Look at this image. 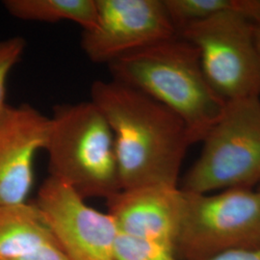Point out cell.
Here are the masks:
<instances>
[{"mask_svg":"<svg viewBox=\"0 0 260 260\" xmlns=\"http://www.w3.org/2000/svg\"><path fill=\"white\" fill-rule=\"evenodd\" d=\"M91 101L111 127L121 190L177 187L186 151L193 144L185 122L149 95L114 80H96Z\"/></svg>","mask_w":260,"mask_h":260,"instance_id":"6da1fadb","label":"cell"},{"mask_svg":"<svg viewBox=\"0 0 260 260\" xmlns=\"http://www.w3.org/2000/svg\"><path fill=\"white\" fill-rule=\"evenodd\" d=\"M107 66L112 80L176 113L193 144L204 140L224 110L226 102L208 83L197 48L179 35L133 50Z\"/></svg>","mask_w":260,"mask_h":260,"instance_id":"7a4b0ae2","label":"cell"},{"mask_svg":"<svg viewBox=\"0 0 260 260\" xmlns=\"http://www.w3.org/2000/svg\"><path fill=\"white\" fill-rule=\"evenodd\" d=\"M45 150L49 177L84 200L107 201L121 191L114 134L92 101L56 105Z\"/></svg>","mask_w":260,"mask_h":260,"instance_id":"3957f363","label":"cell"},{"mask_svg":"<svg viewBox=\"0 0 260 260\" xmlns=\"http://www.w3.org/2000/svg\"><path fill=\"white\" fill-rule=\"evenodd\" d=\"M182 181L185 192L252 189L260 182V98L228 102Z\"/></svg>","mask_w":260,"mask_h":260,"instance_id":"277c9868","label":"cell"},{"mask_svg":"<svg viewBox=\"0 0 260 260\" xmlns=\"http://www.w3.org/2000/svg\"><path fill=\"white\" fill-rule=\"evenodd\" d=\"M174 247L177 260H206L234 251L260 249V196L252 189L215 194L185 192Z\"/></svg>","mask_w":260,"mask_h":260,"instance_id":"5b68a950","label":"cell"},{"mask_svg":"<svg viewBox=\"0 0 260 260\" xmlns=\"http://www.w3.org/2000/svg\"><path fill=\"white\" fill-rule=\"evenodd\" d=\"M177 35L197 48L208 83L224 102L260 98V58L246 16L224 11Z\"/></svg>","mask_w":260,"mask_h":260,"instance_id":"8992f818","label":"cell"},{"mask_svg":"<svg viewBox=\"0 0 260 260\" xmlns=\"http://www.w3.org/2000/svg\"><path fill=\"white\" fill-rule=\"evenodd\" d=\"M69 260H116L119 231L111 215L89 206L64 182L48 177L34 202Z\"/></svg>","mask_w":260,"mask_h":260,"instance_id":"52a82bcc","label":"cell"},{"mask_svg":"<svg viewBox=\"0 0 260 260\" xmlns=\"http://www.w3.org/2000/svg\"><path fill=\"white\" fill-rule=\"evenodd\" d=\"M96 23L81 47L93 63L108 65L141 47L177 35L164 0H95Z\"/></svg>","mask_w":260,"mask_h":260,"instance_id":"ba28073f","label":"cell"},{"mask_svg":"<svg viewBox=\"0 0 260 260\" xmlns=\"http://www.w3.org/2000/svg\"><path fill=\"white\" fill-rule=\"evenodd\" d=\"M50 118L29 104L9 106L0 119V206L24 204L34 181V160L46 149Z\"/></svg>","mask_w":260,"mask_h":260,"instance_id":"9c48e42d","label":"cell"},{"mask_svg":"<svg viewBox=\"0 0 260 260\" xmlns=\"http://www.w3.org/2000/svg\"><path fill=\"white\" fill-rule=\"evenodd\" d=\"M184 203L182 189L162 185L124 189L106 201L119 233L156 243L173 253Z\"/></svg>","mask_w":260,"mask_h":260,"instance_id":"30bf717a","label":"cell"},{"mask_svg":"<svg viewBox=\"0 0 260 260\" xmlns=\"http://www.w3.org/2000/svg\"><path fill=\"white\" fill-rule=\"evenodd\" d=\"M57 243L36 204L0 206V260H20Z\"/></svg>","mask_w":260,"mask_h":260,"instance_id":"8fae6325","label":"cell"},{"mask_svg":"<svg viewBox=\"0 0 260 260\" xmlns=\"http://www.w3.org/2000/svg\"><path fill=\"white\" fill-rule=\"evenodd\" d=\"M3 6L16 19L39 22L69 20L91 30L96 23L95 0H5Z\"/></svg>","mask_w":260,"mask_h":260,"instance_id":"7c38bea8","label":"cell"},{"mask_svg":"<svg viewBox=\"0 0 260 260\" xmlns=\"http://www.w3.org/2000/svg\"><path fill=\"white\" fill-rule=\"evenodd\" d=\"M177 34L187 25L224 11L241 9L242 0H164Z\"/></svg>","mask_w":260,"mask_h":260,"instance_id":"4fadbf2b","label":"cell"},{"mask_svg":"<svg viewBox=\"0 0 260 260\" xmlns=\"http://www.w3.org/2000/svg\"><path fill=\"white\" fill-rule=\"evenodd\" d=\"M116 260H177L173 251L156 243L119 234Z\"/></svg>","mask_w":260,"mask_h":260,"instance_id":"5bb4252c","label":"cell"},{"mask_svg":"<svg viewBox=\"0 0 260 260\" xmlns=\"http://www.w3.org/2000/svg\"><path fill=\"white\" fill-rule=\"evenodd\" d=\"M25 47L26 41L20 36L0 41V119L10 106L6 102L8 76L23 55Z\"/></svg>","mask_w":260,"mask_h":260,"instance_id":"9a60e30c","label":"cell"},{"mask_svg":"<svg viewBox=\"0 0 260 260\" xmlns=\"http://www.w3.org/2000/svg\"><path fill=\"white\" fill-rule=\"evenodd\" d=\"M20 260H69L58 243L47 245L43 249Z\"/></svg>","mask_w":260,"mask_h":260,"instance_id":"2e32d148","label":"cell"},{"mask_svg":"<svg viewBox=\"0 0 260 260\" xmlns=\"http://www.w3.org/2000/svg\"><path fill=\"white\" fill-rule=\"evenodd\" d=\"M206 260H260V249L230 251Z\"/></svg>","mask_w":260,"mask_h":260,"instance_id":"e0dca14e","label":"cell"},{"mask_svg":"<svg viewBox=\"0 0 260 260\" xmlns=\"http://www.w3.org/2000/svg\"><path fill=\"white\" fill-rule=\"evenodd\" d=\"M251 23H252V33H253L255 47L260 58V15L253 21H251Z\"/></svg>","mask_w":260,"mask_h":260,"instance_id":"ac0fdd59","label":"cell"},{"mask_svg":"<svg viewBox=\"0 0 260 260\" xmlns=\"http://www.w3.org/2000/svg\"><path fill=\"white\" fill-rule=\"evenodd\" d=\"M256 191H257V193H258V194H259V196H260V186H259V187H258V189H257V190H256Z\"/></svg>","mask_w":260,"mask_h":260,"instance_id":"d6986e66","label":"cell"}]
</instances>
